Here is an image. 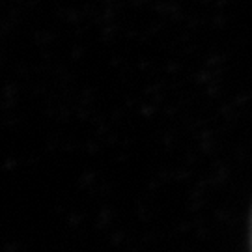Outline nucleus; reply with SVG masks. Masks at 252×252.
Masks as SVG:
<instances>
[{
  "label": "nucleus",
  "instance_id": "obj_1",
  "mask_svg": "<svg viewBox=\"0 0 252 252\" xmlns=\"http://www.w3.org/2000/svg\"><path fill=\"white\" fill-rule=\"evenodd\" d=\"M251 247H252V222H251Z\"/></svg>",
  "mask_w": 252,
  "mask_h": 252
}]
</instances>
